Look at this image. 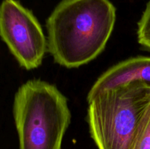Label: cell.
<instances>
[{"label": "cell", "mask_w": 150, "mask_h": 149, "mask_svg": "<svg viewBox=\"0 0 150 149\" xmlns=\"http://www.w3.org/2000/svg\"><path fill=\"white\" fill-rule=\"evenodd\" d=\"M13 111L19 149H62L71 112L67 97L55 85L27 80L15 94Z\"/></svg>", "instance_id": "2"}, {"label": "cell", "mask_w": 150, "mask_h": 149, "mask_svg": "<svg viewBox=\"0 0 150 149\" xmlns=\"http://www.w3.org/2000/svg\"><path fill=\"white\" fill-rule=\"evenodd\" d=\"M0 37L22 68L37 69L48 51V42L36 16L16 0L0 4Z\"/></svg>", "instance_id": "4"}, {"label": "cell", "mask_w": 150, "mask_h": 149, "mask_svg": "<svg viewBox=\"0 0 150 149\" xmlns=\"http://www.w3.org/2000/svg\"><path fill=\"white\" fill-rule=\"evenodd\" d=\"M116 19L109 0H61L46 20L48 52L65 68L88 64L105 48Z\"/></svg>", "instance_id": "1"}, {"label": "cell", "mask_w": 150, "mask_h": 149, "mask_svg": "<svg viewBox=\"0 0 150 149\" xmlns=\"http://www.w3.org/2000/svg\"><path fill=\"white\" fill-rule=\"evenodd\" d=\"M133 82L150 86V56L132 57L110 67L97 79L86 99L89 100L103 91Z\"/></svg>", "instance_id": "5"}, {"label": "cell", "mask_w": 150, "mask_h": 149, "mask_svg": "<svg viewBox=\"0 0 150 149\" xmlns=\"http://www.w3.org/2000/svg\"><path fill=\"white\" fill-rule=\"evenodd\" d=\"M133 149H150V102L141 121L139 134Z\"/></svg>", "instance_id": "7"}, {"label": "cell", "mask_w": 150, "mask_h": 149, "mask_svg": "<svg viewBox=\"0 0 150 149\" xmlns=\"http://www.w3.org/2000/svg\"><path fill=\"white\" fill-rule=\"evenodd\" d=\"M88 102L87 123L98 149H133L150 102V86L127 83L100 92Z\"/></svg>", "instance_id": "3"}, {"label": "cell", "mask_w": 150, "mask_h": 149, "mask_svg": "<svg viewBox=\"0 0 150 149\" xmlns=\"http://www.w3.org/2000/svg\"><path fill=\"white\" fill-rule=\"evenodd\" d=\"M137 37L141 46L150 51V0L138 22Z\"/></svg>", "instance_id": "6"}]
</instances>
